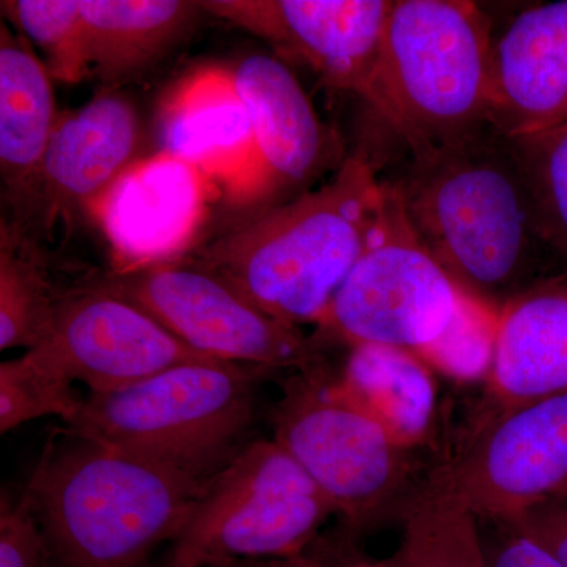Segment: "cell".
<instances>
[{
	"instance_id": "cell-13",
	"label": "cell",
	"mask_w": 567,
	"mask_h": 567,
	"mask_svg": "<svg viewBox=\"0 0 567 567\" xmlns=\"http://www.w3.org/2000/svg\"><path fill=\"white\" fill-rule=\"evenodd\" d=\"M223 197L215 182L193 164L156 152L133 163L92 205L115 270L181 260L196 245Z\"/></svg>"
},
{
	"instance_id": "cell-12",
	"label": "cell",
	"mask_w": 567,
	"mask_h": 567,
	"mask_svg": "<svg viewBox=\"0 0 567 567\" xmlns=\"http://www.w3.org/2000/svg\"><path fill=\"white\" fill-rule=\"evenodd\" d=\"M200 6L308 65L334 91L352 92L375 106L377 62L391 0H212Z\"/></svg>"
},
{
	"instance_id": "cell-8",
	"label": "cell",
	"mask_w": 567,
	"mask_h": 567,
	"mask_svg": "<svg viewBox=\"0 0 567 567\" xmlns=\"http://www.w3.org/2000/svg\"><path fill=\"white\" fill-rule=\"evenodd\" d=\"M458 286L417 237L398 183H385L369 244L327 312L312 342L393 346L416 353L445 330Z\"/></svg>"
},
{
	"instance_id": "cell-11",
	"label": "cell",
	"mask_w": 567,
	"mask_h": 567,
	"mask_svg": "<svg viewBox=\"0 0 567 567\" xmlns=\"http://www.w3.org/2000/svg\"><path fill=\"white\" fill-rule=\"evenodd\" d=\"M32 350L91 394L115 393L174 365L210 358L96 282L59 297L51 338Z\"/></svg>"
},
{
	"instance_id": "cell-29",
	"label": "cell",
	"mask_w": 567,
	"mask_h": 567,
	"mask_svg": "<svg viewBox=\"0 0 567 567\" xmlns=\"http://www.w3.org/2000/svg\"><path fill=\"white\" fill-rule=\"evenodd\" d=\"M488 532L481 529L487 567H565L535 540L506 522H486Z\"/></svg>"
},
{
	"instance_id": "cell-6",
	"label": "cell",
	"mask_w": 567,
	"mask_h": 567,
	"mask_svg": "<svg viewBox=\"0 0 567 567\" xmlns=\"http://www.w3.org/2000/svg\"><path fill=\"white\" fill-rule=\"evenodd\" d=\"M276 442L311 476L350 532L402 522L416 491L412 451L322 368L297 371L271 410Z\"/></svg>"
},
{
	"instance_id": "cell-5",
	"label": "cell",
	"mask_w": 567,
	"mask_h": 567,
	"mask_svg": "<svg viewBox=\"0 0 567 567\" xmlns=\"http://www.w3.org/2000/svg\"><path fill=\"white\" fill-rule=\"evenodd\" d=\"M491 21L466 0H394L375 74L374 110L412 152L488 126Z\"/></svg>"
},
{
	"instance_id": "cell-32",
	"label": "cell",
	"mask_w": 567,
	"mask_h": 567,
	"mask_svg": "<svg viewBox=\"0 0 567 567\" xmlns=\"http://www.w3.org/2000/svg\"><path fill=\"white\" fill-rule=\"evenodd\" d=\"M204 567H270L268 561H233L221 563V565H212Z\"/></svg>"
},
{
	"instance_id": "cell-21",
	"label": "cell",
	"mask_w": 567,
	"mask_h": 567,
	"mask_svg": "<svg viewBox=\"0 0 567 567\" xmlns=\"http://www.w3.org/2000/svg\"><path fill=\"white\" fill-rule=\"evenodd\" d=\"M339 377L402 446L415 450L431 439L436 385L416 353L393 346H354Z\"/></svg>"
},
{
	"instance_id": "cell-19",
	"label": "cell",
	"mask_w": 567,
	"mask_h": 567,
	"mask_svg": "<svg viewBox=\"0 0 567 567\" xmlns=\"http://www.w3.org/2000/svg\"><path fill=\"white\" fill-rule=\"evenodd\" d=\"M487 382L492 416L567 393V271L537 279L502 306Z\"/></svg>"
},
{
	"instance_id": "cell-15",
	"label": "cell",
	"mask_w": 567,
	"mask_h": 567,
	"mask_svg": "<svg viewBox=\"0 0 567 567\" xmlns=\"http://www.w3.org/2000/svg\"><path fill=\"white\" fill-rule=\"evenodd\" d=\"M141 118L121 91L59 114L40 175L35 238L70 227L140 159Z\"/></svg>"
},
{
	"instance_id": "cell-1",
	"label": "cell",
	"mask_w": 567,
	"mask_h": 567,
	"mask_svg": "<svg viewBox=\"0 0 567 567\" xmlns=\"http://www.w3.org/2000/svg\"><path fill=\"white\" fill-rule=\"evenodd\" d=\"M412 153L406 216L453 281L498 308L536 282L548 246L513 141L488 125Z\"/></svg>"
},
{
	"instance_id": "cell-31",
	"label": "cell",
	"mask_w": 567,
	"mask_h": 567,
	"mask_svg": "<svg viewBox=\"0 0 567 567\" xmlns=\"http://www.w3.org/2000/svg\"><path fill=\"white\" fill-rule=\"evenodd\" d=\"M270 567H386L385 559H371L360 555L306 554L289 559H276Z\"/></svg>"
},
{
	"instance_id": "cell-30",
	"label": "cell",
	"mask_w": 567,
	"mask_h": 567,
	"mask_svg": "<svg viewBox=\"0 0 567 567\" xmlns=\"http://www.w3.org/2000/svg\"><path fill=\"white\" fill-rule=\"evenodd\" d=\"M511 525L567 567V492L532 507Z\"/></svg>"
},
{
	"instance_id": "cell-4",
	"label": "cell",
	"mask_w": 567,
	"mask_h": 567,
	"mask_svg": "<svg viewBox=\"0 0 567 567\" xmlns=\"http://www.w3.org/2000/svg\"><path fill=\"white\" fill-rule=\"evenodd\" d=\"M268 369L189 361L107 394L84 399L69 435L153 458L208 481L248 443L256 391Z\"/></svg>"
},
{
	"instance_id": "cell-20",
	"label": "cell",
	"mask_w": 567,
	"mask_h": 567,
	"mask_svg": "<svg viewBox=\"0 0 567 567\" xmlns=\"http://www.w3.org/2000/svg\"><path fill=\"white\" fill-rule=\"evenodd\" d=\"M204 11L189 0H82L92 74L121 91L177 47Z\"/></svg>"
},
{
	"instance_id": "cell-2",
	"label": "cell",
	"mask_w": 567,
	"mask_h": 567,
	"mask_svg": "<svg viewBox=\"0 0 567 567\" xmlns=\"http://www.w3.org/2000/svg\"><path fill=\"white\" fill-rule=\"evenodd\" d=\"M383 197L385 182L353 155L320 188L251 213L192 260L279 322L317 324L364 252Z\"/></svg>"
},
{
	"instance_id": "cell-25",
	"label": "cell",
	"mask_w": 567,
	"mask_h": 567,
	"mask_svg": "<svg viewBox=\"0 0 567 567\" xmlns=\"http://www.w3.org/2000/svg\"><path fill=\"white\" fill-rule=\"evenodd\" d=\"M502 308L458 287L456 308L434 341L416 354L457 382L488 379L494 365Z\"/></svg>"
},
{
	"instance_id": "cell-9",
	"label": "cell",
	"mask_w": 567,
	"mask_h": 567,
	"mask_svg": "<svg viewBox=\"0 0 567 567\" xmlns=\"http://www.w3.org/2000/svg\"><path fill=\"white\" fill-rule=\"evenodd\" d=\"M128 298L196 352L268 371L322 363L300 328L279 322L192 259L115 270L96 281Z\"/></svg>"
},
{
	"instance_id": "cell-26",
	"label": "cell",
	"mask_w": 567,
	"mask_h": 567,
	"mask_svg": "<svg viewBox=\"0 0 567 567\" xmlns=\"http://www.w3.org/2000/svg\"><path fill=\"white\" fill-rule=\"evenodd\" d=\"M511 141L527 178L540 235L548 249L567 260V125Z\"/></svg>"
},
{
	"instance_id": "cell-27",
	"label": "cell",
	"mask_w": 567,
	"mask_h": 567,
	"mask_svg": "<svg viewBox=\"0 0 567 567\" xmlns=\"http://www.w3.org/2000/svg\"><path fill=\"white\" fill-rule=\"evenodd\" d=\"M84 399L73 382L29 350L0 364V432L13 431L43 416L70 421Z\"/></svg>"
},
{
	"instance_id": "cell-16",
	"label": "cell",
	"mask_w": 567,
	"mask_h": 567,
	"mask_svg": "<svg viewBox=\"0 0 567 567\" xmlns=\"http://www.w3.org/2000/svg\"><path fill=\"white\" fill-rule=\"evenodd\" d=\"M487 118L511 140L567 125V0L522 11L496 41Z\"/></svg>"
},
{
	"instance_id": "cell-24",
	"label": "cell",
	"mask_w": 567,
	"mask_h": 567,
	"mask_svg": "<svg viewBox=\"0 0 567 567\" xmlns=\"http://www.w3.org/2000/svg\"><path fill=\"white\" fill-rule=\"evenodd\" d=\"M3 18L43 54L52 81L80 84L92 74L82 0H3Z\"/></svg>"
},
{
	"instance_id": "cell-28",
	"label": "cell",
	"mask_w": 567,
	"mask_h": 567,
	"mask_svg": "<svg viewBox=\"0 0 567 567\" xmlns=\"http://www.w3.org/2000/svg\"><path fill=\"white\" fill-rule=\"evenodd\" d=\"M0 567H51L50 548L28 492L0 507Z\"/></svg>"
},
{
	"instance_id": "cell-23",
	"label": "cell",
	"mask_w": 567,
	"mask_h": 567,
	"mask_svg": "<svg viewBox=\"0 0 567 567\" xmlns=\"http://www.w3.org/2000/svg\"><path fill=\"white\" fill-rule=\"evenodd\" d=\"M398 550L386 567H487L480 524L440 473L402 518Z\"/></svg>"
},
{
	"instance_id": "cell-14",
	"label": "cell",
	"mask_w": 567,
	"mask_h": 567,
	"mask_svg": "<svg viewBox=\"0 0 567 567\" xmlns=\"http://www.w3.org/2000/svg\"><path fill=\"white\" fill-rule=\"evenodd\" d=\"M229 73L251 117L252 178L241 207L251 215L306 193L322 173L330 145L308 93L281 61L249 54Z\"/></svg>"
},
{
	"instance_id": "cell-3",
	"label": "cell",
	"mask_w": 567,
	"mask_h": 567,
	"mask_svg": "<svg viewBox=\"0 0 567 567\" xmlns=\"http://www.w3.org/2000/svg\"><path fill=\"white\" fill-rule=\"evenodd\" d=\"M208 481L89 440L48 447L28 494L51 567H147Z\"/></svg>"
},
{
	"instance_id": "cell-7",
	"label": "cell",
	"mask_w": 567,
	"mask_h": 567,
	"mask_svg": "<svg viewBox=\"0 0 567 567\" xmlns=\"http://www.w3.org/2000/svg\"><path fill=\"white\" fill-rule=\"evenodd\" d=\"M333 505L276 440H256L205 484L162 567L300 557Z\"/></svg>"
},
{
	"instance_id": "cell-22",
	"label": "cell",
	"mask_w": 567,
	"mask_h": 567,
	"mask_svg": "<svg viewBox=\"0 0 567 567\" xmlns=\"http://www.w3.org/2000/svg\"><path fill=\"white\" fill-rule=\"evenodd\" d=\"M59 297L39 240L0 223V350L37 349L51 338Z\"/></svg>"
},
{
	"instance_id": "cell-18",
	"label": "cell",
	"mask_w": 567,
	"mask_h": 567,
	"mask_svg": "<svg viewBox=\"0 0 567 567\" xmlns=\"http://www.w3.org/2000/svg\"><path fill=\"white\" fill-rule=\"evenodd\" d=\"M52 78L31 43L0 24V175L9 221L35 238L40 175L58 123ZM37 240V238H35Z\"/></svg>"
},
{
	"instance_id": "cell-17",
	"label": "cell",
	"mask_w": 567,
	"mask_h": 567,
	"mask_svg": "<svg viewBox=\"0 0 567 567\" xmlns=\"http://www.w3.org/2000/svg\"><path fill=\"white\" fill-rule=\"evenodd\" d=\"M159 152L193 164L241 210L254 167L251 117L229 69L207 66L183 78L158 112Z\"/></svg>"
},
{
	"instance_id": "cell-10",
	"label": "cell",
	"mask_w": 567,
	"mask_h": 567,
	"mask_svg": "<svg viewBox=\"0 0 567 567\" xmlns=\"http://www.w3.org/2000/svg\"><path fill=\"white\" fill-rule=\"evenodd\" d=\"M443 483L483 522L517 520L567 492V393L488 417Z\"/></svg>"
}]
</instances>
